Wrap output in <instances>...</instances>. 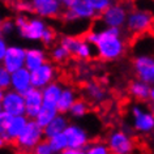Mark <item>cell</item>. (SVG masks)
<instances>
[{"label":"cell","mask_w":154,"mask_h":154,"mask_svg":"<svg viewBox=\"0 0 154 154\" xmlns=\"http://www.w3.org/2000/svg\"><path fill=\"white\" fill-rule=\"evenodd\" d=\"M85 39L95 47V55L103 61H115L125 54L127 43L123 38L122 29L103 28L91 29L85 34Z\"/></svg>","instance_id":"obj_1"},{"label":"cell","mask_w":154,"mask_h":154,"mask_svg":"<svg viewBox=\"0 0 154 154\" xmlns=\"http://www.w3.org/2000/svg\"><path fill=\"white\" fill-rule=\"evenodd\" d=\"M14 24L18 34L28 41H41L43 37V33L48 28L43 18L34 16L29 17L26 14H18L14 18Z\"/></svg>","instance_id":"obj_2"},{"label":"cell","mask_w":154,"mask_h":154,"mask_svg":"<svg viewBox=\"0 0 154 154\" xmlns=\"http://www.w3.org/2000/svg\"><path fill=\"white\" fill-rule=\"evenodd\" d=\"M154 14L149 9L133 8L129 11L124 29L131 35H144L153 29Z\"/></svg>","instance_id":"obj_3"},{"label":"cell","mask_w":154,"mask_h":154,"mask_svg":"<svg viewBox=\"0 0 154 154\" xmlns=\"http://www.w3.org/2000/svg\"><path fill=\"white\" fill-rule=\"evenodd\" d=\"M46 140L45 137V131L43 128L38 124L35 120H30L28 122L25 129L22 131V133L18 136V138L14 142L16 148L24 154H32L34 148Z\"/></svg>","instance_id":"obj_4"},{"label":"cell","mask_w":154,"mask_h":154,"mask_svg":"<svg viewBox=\"0 0 154 154\" xmlns=\"http://www.w3.org/2000/svg\"><path fill=\"white\" fill-rule=\"evenodd\" d=\"M60 45L80 60H89L94 56V46H91L85 38L77 35H63L60 38Z\"/></svg>","instance_id":"obj_5"},{"label":"cell","mask_w":154,"mask_h":154,"mask_svg":"<svg viewBox=\"0 0 154 154\" xmlns=\"http://www.w3.org/2000/svg\"><path fill=\"white\" fill-rule=\"evenodd\" d=\"M106 144L111 154H132L134 150V141L125 129L111 131L107 136Z\"/></svg>","instance_id":"obj_6"},{"label":"cell","mask_w":154,"mask_h":154,"mask_svg":"<svg viewBox=\"0 0 154 154\" xmlns=\"http://www.w3.org/2000/svg\"><path fill=\"white\" fill-rule=\"evenodd\" d=\"M132 125L136 132L149 134L154 132V112L141 105H133L131 107Z\"/></svg>","instance_id":"obj_7"},{"label":"cell","mask_w":154,"mask_h":154,"mask_svg":"<svg viewBox=\"0 0 154 154\" xmlns=\"http://www.w3.org/2000/svg\"><path fill=\"white\" fill-rule=\"evenodd\" d=\"M129 11L131 9L123 3H114L102 14H99V18H101L102 24L105 25V28L123 29L125 26Z\"/></svg>","instance_id":"obj_8"},{"label":"cell","mask_w":154,"mask_h":154,"mask_svg":"<svg viewBox=\"0 0 154 154\" xmlns=\"http://www.w3.org/2000/svg\"><path fill=\"white\" fill-rule=\"evenodd\" d=\"M133 71L137 80L154 85V55L140 52L133 59Z\"/></svg>","instance_id":"obj_9"},{"label":"cell","mask_w":154,"mask_h":154,"mask_svg":"<svg viewBox=\"0 0 154 154\" xmlns=\"http://www.w3.org/2000/svg\"><path fill=\"white\" fill-rule=\"evenodd\" d=\"M61 17L67 24H73L77 21H91L95 17H98V14L88 3H85L84 0H80L72 8L64 9L61 13Z\"/></svg>","instance_id":"obj_10"},{"label":"cell","mask_w":154,"mask_h":154,"mask_svg":"<svg viewBox=\"0 0 154 154\" xmlns=\"http://www.w3.org/2000/svg\"><path fill=\"white\" fill-rule=\"evenodd\" d=\"M2 110L9 114L11 116H21L25 115V99L24 94H20L12 89L4 91L3 99L0 102Z\"/></svg>","instance_id":"obj_11"},{"label":"cell","mask_w":154,"mask_h":154,"mask_svg":"<svg viewBox=\"0 0 154 154\" xmlns=\"http://www.w3.org/2000/svg\"><path fill=\"white\" fill-rule=\"evenodd\" d=\"M64 134L68 142V149L85 150L90 144V136L88 131L79 124H69L64 131Z\"/></svg>","instance_id":"obj_12"},{"label":"cell","mask_w":154,"mask_h":154,"mask_svg":"<svg viewBox=\"0 0 154 154\" xmlns=\"http://www.w3.org/2000/svg\"><path fill=\"white\" fill-rule=\"evenodd\" d=\"M30 73H32L33 88H37V89L42 90L43 88H46L51 82L55 81L57 71H56V67L51 61H47V63H45L43 65H41L39 68L34 69V71Z\"/></svg>","instance_id":"obj_13"},{"label":"cell","mask_w":154,"mask_h":154,"mask_svg":"<svg viewBox=\"0 0 154 154\" xmlns=\"http://www.w3.org/2000/svg\"><path fill=\"white\" fill-rule=\"evenodd\" d=\"M25 56H26V48L21 47L18 45H11L8 46L5 57L3 60L2 65L5 71L9 73H13L21 68H25Z\"/></svg>","instance_id":"obj_14"},{"label":"cell","mask_w":154,"mask_h":154,"mask_svg":"<svg viewBox=\"0 0 154 154\" xmlns=\"http://www.w3.org/2000/svg\"><path fill=\"white\" fill-rule=\"evenodd\" d=\"M32 11L41 18H56L61 16L63 7L57 0H30Z\"/></svg>","instance_id":"obj_15"},{"label":"cell","mask_w":154,"mask_h":154,"mask_svg":"<svg viewBox=\"0 0 154 154\" xmlns=\"http://www.w3.org/2000/svg\"><path fill=\"white\" fill-rule=\"evenodd\" d=\"M25 99V116L34 120L35 116L39 114V111L43 106V97H42V90L37 88H30L24 94Z\"/></svg>","instance_id":"obj_16"},{"label":"cell","mask_w":154,"mask_h":154,"mask_svg":"<svg viewBox=\"0 0 154 154\" xmlns=\"http://www.w3.org/2000/svg\"><path fill=\"white\" fill-rule=\"evenodd\" d=\"M32 85V73L26 68H21L18 71L11 73V89L20 94H25Z\"/></svg>","instance_id":"obj_17"},{"label":"cell","mask_w":154,"mask_h":154,"mask_svg":"<svg viewBox=\"0 0 154 154\" xmlns=\"http://www.w3.org/2000/svg\"><path fill=\"white\" fill-rule=\"evenodd\" d=\"M48 61V54L42 47H29L26 48L25 56V68L33 72L34 69L39 68L41 65Z\"/></svg>","instance_id":"obj_18"},{"label":"cell","mask_w":154,"mask_h":154,"mask_svg":"<svg viewBox=\"0 0 154 154\" xmlns=\"http://www.w3.org/2000/svg\"><path fill=\"white\" fill-rule=\"evenodd\" d=\"M84 95L85 98L89 101L90 103H94V105H99L106 99L107 93L101 84L95 82V81H89L86 82L82 88Z\"/></svg>","instance_id":"obj_19"},{"label":"cell","mask_w":154,"mask_h":154,"mask_svg":"<svg viewBox=\"0 0 154 154\" xmlns=\"http://www.w3.org/2000/svg\"><path fill=\"white\" fill-rule=\"evenodd\" d=\"M29 119L25 116V115H21V116H12V120L9 123L8 131H7V136H5V141L7 144L8 142H16V140L18 138V136L22 133V131L25 129L26 124H28Z\"/></svg>","instance_id":"obj_20"},{"label":"cell","mask_w":154,"mask_h":154,"mask_svg":"<svg viewBox=\"0 0 154 154\" xmlns=\"http://www.w3.org/2000/svg\"><path fill=\"white\" fill-rule=\"evenodd\" d=\"M77 94H76V90L71 86H64L63 88V91L60 94V98L56 103V109L59 111V114H63V115H67L71 110V107L73 106V103L77 101Z\"/></svg>","instance_id":"obj_21"},{"label":"cell","mask_w":154,"mask_h":154,"mask_svg":"<svg viewBox=\"0 0 154 154\" xmlns=\"http://www.w3.org/2000/svg\"><path fill=\"white\" fill-rule=\"evenodd\" d=\"M150 90H152V85H149L144 81H140V80H133L128 86L129 95L138 102L149 101Z\"/></svg>","instance_id":"obj_22"},{"label":"cell","mask_w":154,"mask_h":154,"mask_svg":"<svg viewBox=\"0 0 154 154\" xmlns=\"http://www.w3.org/2000/svg\"><path fill=\"white\" fill-rule=\"evenodd\" d=\"M69 124H71V123H69L67 115L59 114L51 123H50L47 127H45V128H43L46 140H48V138L56 136V134L64 133V131L67 129V127H68Z\"/></svg>","instance_id":"obj_23"},{"label":"cell","mask_w":154,"mask_h":154,"mask_svg":"<svg viewBox=\"0 0 154 154\" xmlns=\"http://www.w3.org/2000/svg\"><path fill=\"white\" fill-rule=\"evenodd\" d=\"M63 85L57 81L51 82L50 85L42 89V97H43V103L45 105H50V106H55L60 98V94L63 91Z\"/></svg>","instance_id":"obj_24"},{"label":"cell","mask_w":154,"mask_h":154,"mask_svg":"<svg viewBox=\"0 0 154 154\" xmlns=\"http://www.w3.org/2000/svg\"><path fill=\"white\" fill-rule=\"evenodd\" d=\"M57 115H59V111H57V109L55 106H50V105H45L43 103L39 114L37 115L34 120H35L42 128H45V127H47Z\"/></svg>","instance_id":"obj_25"},{"label":"cell","mask_w":154,"mask_h":154,"mask_svg":"<svg viewBox=\"0 0 154 154\" xmlns=\"http://www.w3.org/2000/svg\"><path fill=\"white\" fill-rule=\"evenodd\" d=\"M69 56H71V54H69L60 43L56 45V46H52V48L50 50V57H51V60L54 63H57V64L65 63V61L69 59Z\"/></svg>","instance_id":"obj_26"},{"label":"cell","mask_w":154,"mask_h":154,"mask_svg":"<svg viewBox=\"0 0 154 154\" xmlns=\"http://www.w3.org/2000/svg\"><path fill=\"white\" fill-rule=\"evenodd\" d=\"M88 112H89V105H88V102L84 101V99H77V101L73 103V106L71 107L68 114L75 119H81L85 116Z\"/></svg>","instance_id":"obj_27"},{"label":"cell","mask_w":154,"mask_h":154,"mask_svg":"<svg viewBox=\"0 0 154 154\" xmlns=\"http://www.w3.org/2000/svg\"><path fill=\"white\" fill-rule=\"evenodd\" d=\"M47 141L50 142V146L52 148V150H54V153L55 154H61L64 150L68 149V142H67V138H65L64 133L56 134V136L48 138Z\"/></svg>","instance_id":"obj_28"},{"label":"cell","mask_w":154,"mask_h":154,"mask_svg":"<svg viewBox=\"0 0 154 154\" xmlns=\"http://www.w3.org/2000/svg\"><path fill=\"white\" fill-rule=\"evenodd\" d=\"M86 154H111L109 146L103 141H93L86 146Z\"/></svg>","instance_id":"obj_29"},{"label":"cell","mask_w":154,"mask_h":154,"mask_svg":"<svg viewBox=\"0 0 154 154\" xmlns=\"http://www.w3.org/2000/svg\"><path fill=\"white\" fill-rule=\"evenodd\" d=\"M84 2L88 3L97 12L98 17H99V14H102L109 7H111L115 3L114 0H84Z\"/></svg>","instance_id":"obj_30"},{"label":"cell","mask_w":154,"mask_h":154,"mask_svg":"<svg viewBox=\"0 0 154 154\" xmlns=\"http://www.w3.org/2000/svg\"><path fill=\"white\" fill-rule=\"evenodd\" d=\"M0 32H2L3 37H4V35H12L14 32H17L16 24H14V20H11V18L3 20L2 21V25H0Z\"/></svg>","instance_id":"obj_31"},{"label":"cell","mask_w":154,"mask_h":154,"mask_svg":"<svg viewBox=\"0 0 154 154\" xmlns=\"http://www.w3.org/2000/svg\"><path fill=\"white\" fill-rule=\"evenodd\" d=\"M12 120V116L7 112H0V136L5 140V136H7V131H8V127H9V123Z\"/></svg>","instance_id":"obj_32"},{"label":"cell","mask_w":154,"mask_h":154,"mask_svg":"<svg viewBox=\"0 0 154 154\" xmlns=\"http://www.w3.org/2000/svg\"><path fill=\"white\" fill-rule=\"evenodd\" d=\"M0 88L3 90L11 89V73L5 71L2 64H0Z\"/></svg>","instance_id":"obj_33"},{"label":"cell","mask_w":154,"mask_h":154,"mask_svg":"<svg viewBox=\"0 0 154 154\" xmlns=\"http://www.w3.org/2000/svg\"><path fill=\"white\" fill-rule=\"evenodd\" d=\"M32 154H55V153H54L51 146H50V142L47 140H43L34 148Z\"/></svg>","instance_id":"obj_34"},{"label":"cell","mask_w":154,"mask_h":154,"mask_svg":"<svg viewBox=\"0 0 154 154\" xmlns=\"http://www.w3.org/2000/svg\"><path fill=\"white\" fill-rule=\"evenodd\" d=\"M55 39H56V34H55V32H54L51 28H47V29H46V32L43 33V37H42L41 42H42V43H43L45 46L50 47V46H52V45H54Z\"/></svg>","instance_id":"obj_35"},{"label":"cell","mask_w":154,"mask_h":154,"mask_svg":"<svg viewBox=\"0 0 154 154\" xmlns=\"http://www.w3.org/2000/svg\"><path fill=\"white\" fill-rule=\"evenodd\" d=\"M14 8H16L17 12H21V14L26 13V12H33L30 0H16V3H14Z\"/></svg>","instance_id":"obj_36"},{"label":"cell","mask_w":154,"mask_h":154,"mask_svg":"<svg viewBox=\"0 0 154 154\" xmlns=\"http://www.w3.org/2000/svg\"><path fill=\"white\" fill-rule=\"evenodd\" d=\"M7 50H8V43H7V41L4 38H2V39H0V64H2L3 60H4Z\"/></svg>","instance_id":"obj_37"},{"label":"cell","mask_w":154,"mask_h":154,"mask_svg":"<svg viewBox=\"0 0 154 154\" xmlns=\"http://www.w3.org/2000/svg\"><path fill=\"white\" fill-rule=\"evenodd\" d=\"M57 2L60 3V5L63 7V9H69V8H72L77 2H80V0H57Z\"/></svg>","instance_id":"obj_38"},{"label":"cell","mask_w":154,"mask_h":154,"mask_svg":"<svg viewBox=\"0 0 154 154\" xmlns=\"http://www.w3.org/2000/svg\"><path fill=\"white\" fill-rule=\"evenodd\" d=\"M61 154H86V152L85 150H81V149H67Z\"/></svg>","instance_id":"obj_39"},{"label":"cell","mask_w":154,"mask_h":154,"mask_svg":"<svg viewBox=\"0 0 154 154\" xmlns=\"http://www.w3.org/2000/svg\"><path fill=\"white\" fill-rule=\"evenodd\" d=\"M149 103H150V109H152V111L154 112V85H152V90H150Z\"/></svg>","instance_id":"obj_40"},{"label":"cell","mask_w":154,"mask_h":154,"mask_svg":"<svg viewBox=\"0 0 154 154\" xmlns=\"http://www.w3.org/2000/svg\"><path fill=\"white\" fill-rule=\"evenodd\" d=\"M7 145V141L4 140V138H3L2 136H0V149H2V148H4V146Z\"/></svg>","instance_id":"obj_41"},{"label":"cell","mask_w":154,"mask_h":154,"mask_svg":"<svg viewBox=\"0 0 154 154\" xmlns=\"http://www.w3.org/2000/svg\"><path fill=\"white\" fill-rule=\"evenodd\" d=\"M4 91H5V90H3L2 88H0V102H2V99H3V95H4Z\"/></svg>","instance_id":"obj_42"},{"label":"cell","mask_w":154,"mask_h":154,"mask_svg":"<svg viewBox=\"0 0 154 154\" xmlns=\"http://www.w3.org/2000/svg\"><path fill=\"white\" fill-rule=\"evenodd\" d=\"M2 38H3V34H2V32H0V39H2Z\"/></svg>","instance_id":"obj_43"},{"label":"cell","mask_w":154,"mask_h":154,"mask_svg":"<svg viewBox=\"0 0 154 154\" xmlns=\"http://www.w3.org/2000/svg\"><path fill=\"white\" fill-rule=\"evenodd\" d=\"M0 112H3V110H2V105H0Z\"/></svg>","instance_id":"obj_44"},{"label":"cell","mask_w":154,"mask_h":154,"mask_svg":"<svg viewBox=\"0 0 154 154\" xmlns=\"http://www.w3.org/2000/svg\"><path fill=\"white\" fill-rule=\"evenodd\" d=\"M2 21H3V20H2V18H0V25H2Z\"/></svg>","instance_id":"obj_45"},{"label":"cell","mask_w":154,"mask_h":154,"mask_svg":"<svg viewBox=\"0 0 154 154\" xmlns=\"http://www.w3.org/2000/svg\"><path fill=\"white\" fill-rule=\"evenodd\" d=\"M152 2H153V3H154V0H152Z\"/></svg>","instance_id":"obj_46"}]
</instances>
